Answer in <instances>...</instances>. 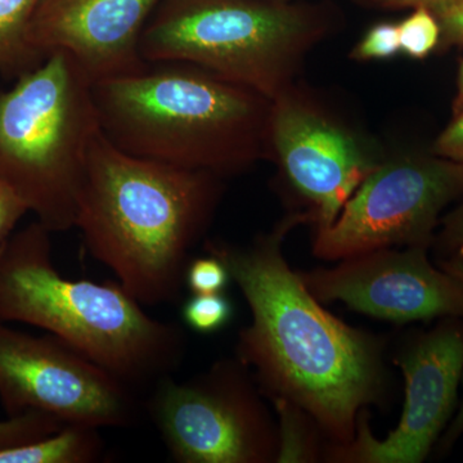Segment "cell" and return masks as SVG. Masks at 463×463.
Returning <instances> with one entry per match:
<instances>
[{"label": "cell", "mask_w": 463, "mask_h": 463, "mask_svg": "<svg viewBox=\"0 0 463 463\" xmlns=\"http://www.w3.org/2000/svg\"><path fill=\"white\" fill-rule=\"evenodd\" d=\"M439 267L449 273L450 276L455 277L457 281L461 283L463 288V260H459V259L441 260L440 263H439Z\"/></svg>", "instance_id": "83f0119b"}, {"label": "cell", "mask_w": 463, "mask_h": 463, "mask_svg": "<svg viewBox=\"0 0 463 463\" xmlns=\"http://www.w3.org/2000/svg\"><path fill=\"white\" fill-rule=\"evenodd\" d=\"M462 196L463 164L431 149L388 154L336 221L315 231L313 254L339 261L381 249H430L441 213Z\"/></svg>", "instance_id": "9c48e42d"}, {"label": "cell", "mask_w": 463, "mask_h": 463, "mask_svg": "<svg viewBox=\"0 0 463 463\" xmlns=\"http://www.w3.org/2000/svg\"><path fill=\"white\" fill-rule=\"evenodd\" d=\"M99 128L116 147L221 178L269 160L272 99L183 62H146L91 87Z\"/></svg>", "instance_id": "3957f363"}, {"label": "cell", "mask_w": 463, "mask_h": 463, "mask_svg": "<svg viewBox=\"0 0 463 463\" xmlns=\"http://www.w3.org/2000/svg\"><path fill=\"white\" fill-rule=\"evenodd\" d=\"M306 214L291 212L248 246L206 243L230 270L251 310L237 359L265 397L306 411L331 440L355 437L362 408L379 403L385 386L379 341L322 307L283 257L286 236Z\"/></svg>", "instance_id": "6da1fadb"}, {"label": "cell", "mask_w": 463, "mask_h": 463, "mask_svg": "<svg viewBox=\"0 0 463 463\" xmlns=\"http://www.w3.org/2000/svg\"><path fill=\"white\" fill-rule=\"evenodd\" d=\"M461 383L463 385V370H462V377ZM463 434V398L462 403L459 405L458 412L456 413L455 419L452 420V422L448 426L447 431L444 432L443 437L440 439V443H439V449H440L441 453L447 452L450 448L453 447V444L458 440V438Z\"/></svg>", "instance_id": "4316f807"}, {"label": "cell", "mask_w": 463, "mask_h": 463, "mask_svg": "<svg viewBox=\"0 0 463 463\" xmlns=\"http://www.w3.org/2000/svg\"><path fill=\"white\" fill-rule=\"evenodd\" d=\"M273 404L279 417V452L276 462H313L317 457L316 429L312 417L300 407L274 399Z\"/></svg>", "instance_id": "2e32d148"}, {"label": "cell", "mask_w": 463, "mask_h": 463, "mask_svg": "<svg viewBox=\"0 0 463 463\" xmlns=\"http://www.w3.org/2000/svg\"><path fill=\"white\" fill-rule=\"evenodd\" d=\"M103 452L99 429L67 423L47 437L0 450V463H91Z\"/></svg>", "instance_id": "5bb4252c"}, {"label": "cell", "mask_w": 463, "mask_h": 463, "mask_svg": "<svg viewBox=\"0 0 463 463\" xmlns=\"http://www.w3.org/2000/svg\"><path fill=\"white\" fill-rule=\"evenodd\" d=\"M192 258L185 269L184 285L194 295L221 294L232 281L227 265L214 252Z\"/></svg>", "instance_id": "ffe728a7"}, {"label": "cell", "mask_w": 463, "mask_h": 463, "mask_svg": "<svg viewBox=\"0 0 463 463\" xmlns=\"http://www.w3.org/2000/svg\"><path fill=\"white\" fill-rule=\"evenodd\" d=\"M161 0H41L30 47L41 62L66 52L93 83L132 74L146 65L143 30Z\"/></svg>", "instance_id": "4fadbf2b"}, {"label": "cell", "mask_w": 463, "mask_h": 463, "mask_svg": "<svg viewBox=\"0 0 463 463\" xmlns=\"http://www.w3.org/2000/svg\"><path fill=\"white\" fill-rule=\"evenodd\" d=\"M0 402L8 416L35 411L99 430L132 426L139 413L132 386L57 337L2 321Z\"/></svg>", "instance_id": "30bf717a"}, {"label": "cell", "mask_w": 463, "mask_h": 463, "mask_svg": "<svg viewBox=\"0 0 463 463\" xmlns=\"http://www.w3.org/2000/svg\"><path fill=\"white\" fill-rule=\"evenodd\" d=\"M341 25L331 2L161 0L143 30L146 62H183L273 99Z\"/></svg>", "instance_id": "5b68a950"}, {"label": "cell", "mask_w": 463, "mask_h": 463, "mask_svg": "<svg viewBox=\"0 0 463 463\" xmlns=\"http://www.w3.org/2000/svg\"><path fill=\"white\" fill-rule=\"evenodd\" d=\"M183 321L199 334H214L230 323L233 307L230 298L221 294L194 295L185 301L182 309Z\"/></svg>", "instance_id": "ac0fdd59"}, {"label": "cell", "mask_w": 463, "mask_h": 463, "mask_svg": "<svg viewBox=\"0 0 463 463\" xmlns=\"http://www.w3.org/2000/svg\"><path fill=\"white\" fill-rule=\"evenodd\" d=\"M41 0H0V72L9 78L41 65L29 43L30 26Z\"/></svg>", "instance_id": "9a60e30c"}, {"label": "cell", "mask_w": 463, "mask_h": 463, "mask_svg": "<svg viewBox=\"0 0 463 463\" xmlns=\"http://www.w3.org/2000/svg\"><path fill=\"white\" fill-rule=\"evenodd\" d=\"M401 52L399 43L398 24L379 23L368 29L352 52L349 57L354 61L389 60Z\"/></svg>", "instance_id": "44dd1931"}, {"label": "cell", "mask_w": 463, "mask_h": 463, "mask_svg": "<svg viewBox=\"0 0 463 463\" xmlns=\"http://www.w3.org/2000/svg\"><path fill=\"white\" fill-rule=\"evenodd\" d=\"M431 151L438 156L463 164V112L455 116L452 123L439 134Z\"/></svg>", "instance_id": "d4e9b609"}, {"label": "cell", "mask_w": 463, "mask_h": 463, "mask_svg": "<svg viewBox=\"0 0 463 463\" xmlns=\"http://www.w3.org/2000/svg\"><path fill=\"white\" fill-rule=\"evenodd\" d=\"M440 26L439 53L453 47H463V3L434 14Z\"/></svg>", "instance_id": "cb8c5ba5"}, {"label": "cell", "mask_w": 463, "mask_h": 463, "mask_svg": "<svg viewBox=\"0 0 463 463\" xmlns=\"http://www.w3.org/2000/svg\"><path fill=\"white\" fill-rule=\"evenodd\" d=\"M261 395L242 362L224 359L190 380L158 381L147 411L174 461L268 463L279 429Z\"/></svg>", "instance_id": "ba28073f"}, {"label": "cell", "mask_w": 463, "mask_h": 463, "mask_svg": "<svg viewBox=\"0 0 463 463\" xmlns=\"http://www.w3.org/2000/svg\"><path fill=\"white\" fill-rule=\"evenodd\" d=\"M51 234L35 221L0 248V321L47 331L132 388L172 376L185 355L182 328L149 316L118 282L61 276Z\"/></svg>", "instance_id": "277c9868"}, {"label": "cell", "mask_w": 463, "mask_h": 463, "mask_svg": "<svg viewBox=\"0 0 463 463\" xmlns=\"http://www.w3.org/2000/svg\"><path fill=\"white\" fill-rule=\"evenodd\" d=\"M91 87L74 58L54 52L0 94V178L51 233L75 228L100 130Z\"/></svg>", "instance_id": "8992f818"}, {"label": "cell", "mask_w": 463, "mask_h": 463, "mask_svg": "<svg viewBox=\"0 0 463 463\" xmlns=\"http://www.w3.org/2000/svg\"><path fill=\"white\" fill-rule=\"evenodd\" d=\"M67 423L42 412H25L0 421V450L23 446L60 430Z\"/></svg>", "instance_id": "d6986e66"}, {"label": "cell", "mask_w": 463, "mask_h": 463, "mask_svg": "<svg viewBox=\"0 0 463 463\" xmlns=\"http://www.w3.org/2000/svg\"><path fill=\"white\" fill-rule=\"evenodd\" d=\"M453 118L463 112V60L459 63L458 76H457V94L452 105Z\"/></svg>", "instance_id": "f1b7e54d"}, {"label": "cell", "mask_w": 463, "mask_h": 463, "mask_svg": "<svg viewBox=\"0 0 463 463\" xmlns=\"http://www.w3.org/2000/svg\"><path fill=\"white\" fill-rule=\"evenodd\" d=\"M386 156L373 137L300 81L272 99L269 160L315 231L336 221Z\"/></svg>", "instance_id": "52a82bcc"}, {"label": "cell", "mask_w": 463, "mask_h": 463, "mask_svg": "<svg viewBox=\"0 0 463 463\" xmlns=\"http://www.w3.org/2000/svg\"><path fill=\"white\" fill-rule=\"evenodd\" d=\"M29 212V207L17 192L0 178V248L14 233L17 224Z\"/></svg>", "instance_id": "603a6c76"}, {"label": "cell", "mask_w": 463, "mask_h": 463, "mask_svg": "<svg viewBox=\"0 0 463 463\" xmlns=\"http://www.w3.org/2000/svg\"><path fill=\"white\" fill-rule=\"evenodd\" d=\"M355 5L368 9H383V11H397L405 8H426L432 14L461 5L463 0H353Z\"/></svg>", "instance_id": "484cf974"}, {"label": "cell", "mask_w": 463, "mask_h": 463, "mask_svg": "<svg viewBox=\"0 0 463 463\" xmlns=\"http://www.w3.org/2000/svg\"><path fill=\"white\" fill-rule=\"evenodd\" d=\"M405 380L403 413L383 440L373 437L362 411L355 437L330 444L326 458L340 463H420L452 419L463 370V319L444 318L414 336L395 359Z\"/></svg>", "instance_id": "8fae6325"}, {"label": "cell", "mask_w": 463, "mask_h": 463, "mask_svg": "<svg viewBox=\"0 0 463 463\" xmlns=\"http://www.w3.org/2000/svg\"><path fill=\"white\" fill-rule=\"evenodd\" d=\"M224 194L215 174L128 154L102 130L91 142L75 228L88 252L143 307L175 303L191 252Z\"/></svg>", "instance_id": "7a4b0ae2"}, {"label": "cell", "mask_w": 463, "mask_h": 463, "mask_svg": "<svg viewBox=\"0 0 463 463\" xmlns=\"http://www.w3.org/2000/svg\"><path fill=\"white\" fill-rule=\"evenodd\" d=\"M401 52L413 60H425L437 52L440 26L437 16L426 8H414L398 24Z\"/></svg>", "instance_id": "e0dca14e"}, {"label": "cell", "mask_w": 463, "mask_h": 463, "mask_svg": "<svg viewBox=\"0 0 463 463\" xmlns=\"http://www.w3.org/2000/svg\"><path fill=\"white\" fill-rule=\"evenodd\" d=\"M441 228L432 246L443 260H463V201L449 214L441 218Z\"/></svg>", "instance_id": "7402d4cb"}, {"label": "cell", "mask_w": 463, "mask_h": 463, "mask_svg": "<svg viewBox=\"0 0 463 463\" xmlns=\"http://www.w3.org/2000/svg\"><path fill=\"white\" fill-rule=\"evenodd\" d=\"M428 250H374L332 268L298 273L321 303L341 301L355 312L397 323L463 319L461 283L435 268Z\"/></svg>", "instance_id": "7c38bea8"}]
</instances>
